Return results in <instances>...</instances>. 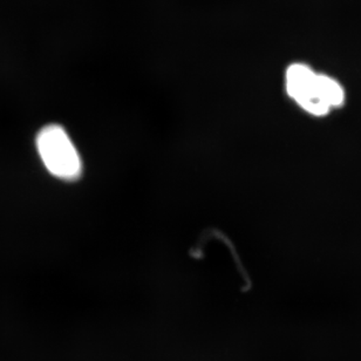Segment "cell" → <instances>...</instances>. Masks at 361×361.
I'll list each match as a JSON object with an SVG mask.
<instances>
[{"instance_id": "obj_2", "label": "cell", "mask_w": 361, "mask_h": 361, "mask_svg": "<svg viewBox=\"0 0 361 361\" xmlns=\"http://www.w3.org/2000/svg\"><path fill=\"white\" fill-rule=\"evenodd\" d=\"M35 146L42 164L53 176L63 180H75L80 176V155L63 127L45 126L37 135Z\"/></svg>"}, {"instance_id": "obj_1", "label": "cell", "mask_w": 361, "mask_h": 361, "mask_svg": "<svg viewBox=\"0 0 361 361\" xmlns=\"http://www.w3.org/2000/svg\"><path fill=\"white\" fill-rule=\"evenodd\" d=\"M286 93L302 111L313 116H325L345 102L344 87L339 81L305 63H292L285 74Z\"/></svg>"}]
</instances>
